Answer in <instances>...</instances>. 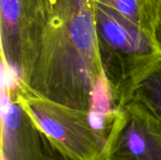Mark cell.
Returning <instances> with one entry per match:
<instances>
[{
  "mask_svg": "<svg viewBox=\"0 0 161 160\" xmlns=\"http://www.w3.org/2000/svg\"><path fill=\"white\" fill-rule=\"evenodd\" d=\"M45 22L34 68L25 83L40 97L90 111L104 75L94 0H44Z\"/></svg>",
  "mask_w": 161,
  "mask_h": 160,
  "instance_id": "1",
  "label": "cell"
},
{
  "mask_svg": "<svg viewBox=\"0 0 161 160\" xmlns=\"http://www.w3.org/2000/svg\"><path fill=\"white\" fill-rule=\"evenodd\" d=\"M102 68L119 108L132 100L139 81L161 58L159 43L133 23L94 2Z\"/></svg>",
  "mask_w": 161,
  "mask_h": 160,
  "instance_id": "2",
  "label": "cell"
},
{
  "mask_svg": "<svg viewBox=\"0 0 161 160\" xmlns=\"http://www.w3.org/2000/svg\"><path fill=\"white\" fill-rule=\"evenodd\" d=\"M18 90L23 107L57 151L70 160H101L117 114L108 118L58 104L35 95L19 81Z\"/></svg>",
  "mask_w": 161,
  "mask_h": 160,
  "instance_id": "3",
  "label": "cell"
},
{
  "mask_svg": "<svg viewBox=\"0 0 161 160\" xmlns=\"http://www.w3.org/2000/svg\"><path fill=\"white\" fill-rule=\"evenodd\" d=\"M44 22V0H0L1 64L21 83L36 63Z\"/></svg>",
  "mask_w": 161,
  "mask_h": 160,
  "instance_id": "4",
  "label": "cell"
},
{
  "mask_svg": "<svg viewBox=\"0 0 161 160\" xmlns=\"http://www.w3.org/2000/svg\"><path fill=\"white\" fill-rule=\"evenodd\" d=\"M101 160H161V121L131 100L119 108Z\"/></svg>",
  "mask_w": 161,
  "mask_h": 160,
  "instance_id": "5",
  "label": "cell"
},
{
  "mask_svg": "<svg viewBox=\"0 0 161 160\" xmlns=\"http://www.w3.org/2000/svg\"><path fill=\"white\" fill-rule=\"evenodd\" d=\"M1 160H44L43 134L23 107L17 77L1 64Z\"/></svg>",
  "mask_w": 161,
  "mask_h": 160,
  "instance_id": "6",
  "label": "cell"
},
{
  "mask_svg": "<svg viewBox=\"0 0 161 160\" xmlns=\"http://www.w3.org/2000/svg\"><path fill=\"white\" fill-rule=\"evenodd\" d=\"M94 2L116 11L158 41V0H94Z\"/></svg>",
  "mask_w": 161,
  "mask_h": 160,
  "instance_id": "7",
  "label": "cell"
},
{
  "mask_svg": "<svg viewBox=\"0 0 161 160\" xmlns=\"http://www.w3.org/2000/svg\"><path fill=\"white\" fill-rule=\"evenodd\" d=\"M132 100L143 104L161 121V58L139 81L133 91Z\"/></svg>",
  "mask_w": 161,
  "mask_h": 160,
  "instance_id": "8",
  "label": "cell"
},
{
  "mask_svg": "<svg viewBox=\"0 0 161 160\" xmlns=\"http://www.w3.org/2000/svg\"><path fill=\"white\" fill-rule=\"evenodd\" d=\"M43 141H44V153H45L44 160H70L66 158L63 155H61L58 151H57L56 148L44 137V135H43Z\"/></svg>",
  "mask_w": 161,
  "mask_h": 160,
  "instance_id": "9",
  "label": "cell"
},
{
  "mask_svg": "<svg viewBox=\"0 0 161 160\" xmlns=\"http://www.w3.org/2000/svg\"><path fill=\"white\" fill-rule=\"evenodd\" d=\"M158 26H157V40L161 46V0H158Z\"/></svg>",
  "mask_w": 161,
  "mask_h": 160,
  "instance_id": "10",
  "label": "cell"
}]
</instances>
